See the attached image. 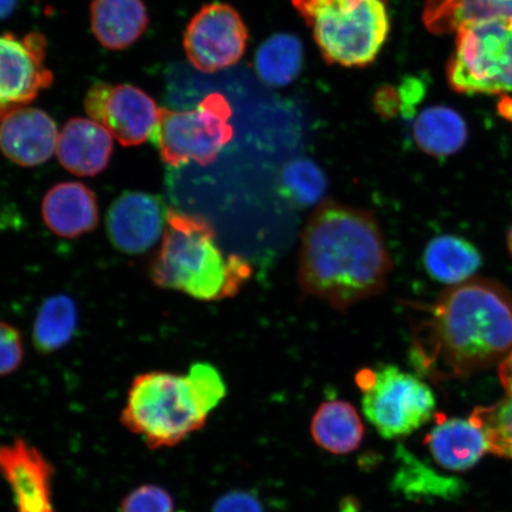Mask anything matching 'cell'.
<instances>
[{
  "label": "cell",
  "instance_id": "1",
  "mask_svg": "<svg viewBox=\"0 0 512 512\" xmlns=\"http://www.w3.org/2000/svg\"><path fill=\"white\" fill-rule=\"evenodd\" d=\"M512 351V296L494 280L472 278L420 309L409 360L432 381L466 379Z\"/></svg>",
  "mask_w": 512,
  "mask_h": 512
},
{
  "label": "cell",
  "instance_id": "2",
  "mask_svg": "<svg viewBox=\"0 0 512 512\" xmlns=\"http://www.w3.org/2000/svg\"><path fill=\"white\" fill-rule=\"evenodd\" d=\"M392 267L370 211L326 201L307 223L298 268L299 285L307 296L348 310L381 293Z\"/></svg>",
  "mask_w": 512,
  "mask_h": 512
},
{
  "label": "cell",
  "instance_id": "3",
  "mask_svg": "<svg viewBox=\"0 0 512 512\" xmlns=\"http://www.w3.org/2000/svg\"><path fill=\"white\" fill-rule=\"evenodd\" d=\"M166 224L151 267L157 286L209 302L236 296L251 279V264L240 255H224L207 220L168 209Z\"/></svg>",
  "mask_w": 512,
  "mask_h": 512
},
{
  "label": "cell",
  "instance_id": "4",
  "mask_svg": "<svg viewBox=\"0 0 512 512\" xmlns=\"http://www.w3.org/2000/svg\"><path fill=\"white\" fill-rule=\"evenodd\" d=\"M313 31L323 59L343 67H367L376 60L390 30L383 0H292Z\"/></svg>",
  "mask_w": 512,
  "mask_h": 512
},
{
  "label": "cell",
  "instance_id": "5",
  "mask_svg": "<svg viewBox=\"0 0 512 512\" xmlns=\"http://www.w3.org/2000/svg\"><path fill=\"white\" fill-rule=\"evenodd\" d=\"M120 420L152 450H158L181 444L201 430L207 416L192 400L187 377L151 371L134 379Z\"/></svg>",
  "mask_w": 512,
  "mask_h": 512
},
{
  "label": "cell",
  "instance_id": "6",
  "mask_svg": "<svg viewBox=\"0 0 512 512\" xmlns=\"http://www.w3.org/2000/svg\"><path fill=\"white\" fill-rule=\"evenodd\" d=\"M447 63L448 85L467 95L512 93V21L489 18L465 23L456 32Z\"/></svg>",
  "mask_w": 512,
  "mask_h": 512
},
{
  "label": "cell",
  "instance_id": "7",
  "mask_svg": "<svg viewBox=\"0 0 512 512\" xmlns=\"http://www.w3.org/2000/svg\"><path fill=\"white\" fill-rule=\"evenodd\" d=\"M232 108L222 94H210L189 111L159 108L150 140L171 166L214 163L234 137Z\"/></svg>",
  "mask_w": 512,
  "mask_h": 512
},
{
  "label": "cell",
  "instance_id": "8",
  "mask_svg": "<svg viewBox=\"0 0 512 512\" xmlns=\"http://www.w3.org/2000/svg\"><path fill=\"white\" fill-rule=\"evenodd\" d=\"M363 413L383 438L405 437L431 420L435 398L418 376L388 364L374 369V382L363 393Z\"/></svg>",
  "mask_w": 512,
  "mask_h": 512
},
{
  "label": "cell",
  "instance_id": "9",
  "mask_svg": "<svg viewBox=\"0 0 512 512\" xmlns=\"http://www.w3.org/2000/svg\"><path fill=\"white\" fill-rule=\"evenodd\" d=\"M47 48V38L40 32L0 35V123L53 85Z\"/></svg>",
  "mask_w": 512,
  "mask_h": 512
},
{
  "label": "cell",
  "instance_id": "10",
  "mask_svg": "<svg viewBox=\"0 0 512 512\" xmlns=\"http://www.w3.org/2000/svg\"><path fill=\"white\" fill-rule=\"evenodd\" d=\"M248 30L238 11L223 3L204 5L184 31L188 60L203 73L234 66L245 55Z\"/></svg>",
  "mask_w": 512,
  "mask_h": 512
},
{
  "label": "cell",
  "instance_id": "11",
  "mask_svg": "<svg viewBox=\"0 0 512 512\" xmlns=\"http://www.w3.org/2000/svg\"><path fill=\"white\" fill-rule=\"evenodd\" d=\"M85 110L89 118L127 147L150 139L159 115L156 101L149 94L125 83H95L86 94Z\"/></svg>",
  "mask_w": 512,
  "mask_h": 512
},
{
  "label": "cell",
  "instance_id": "12",
  "mask_svg": "<svg viewBox=\"0 0 512 512\" xmlns=\"http://www.w3.org/2000/svg\"><path fill=\"white\" fill-rule=\"evenodd\" d=\"M166 214L168 209L162 198L146 192L127 191L108 211V236L120 252L145 253L164 233Z\"/></svg>",
  "mask_w": 512,
  "mask_h": 512
},
{
  "label": "cell",
  "instance_id": "13",
  "mask_svg": "<svg viewBox=\"0 0 512 512\" xmlns=\"http://www.w3.org/2000/svg\"><path fill=\"white\" fill-rule=\"evenodd\" d=\"M54 467L23 439L0 445V475L14 494L18 512H56L51 480Z\"/></svg>",
  "mask_w": 512,
  "mask_h": 512
},
{
  "label": "cell",
  "instance_id": "14",
  "mask_svg": "<svg viewBox=\"0 0 512 512\" xmlns=\"http://www.w3.org/2000/svg\"><path fill=\"white\" fill-rule=\"evenodd\" d=\"M59 136L48 113L24 107L0 123V150L11 162L32 168L53 157Z\"/></svg>",
  "mask_w": 512,
  "mask_h": 512
},
{
  "label": "cell",
  "instance_id": "15",
  "mask_svg": "<svg viewBox=\"0 0 512 512\" xmlns=\"http://www.w3.org/2000/svg\"><path fill=\"white\" fill-rule=\"evenodd\" d=\"M57 157L63 168L81 177H93L110 164L111 133L91 118L70 119L57 142Z\"/></svg>",
  "mask_w": 512,
  "mask_h": 512
},
{
  "label": "cell",
  "instance_id": "16",
  "mask_svg": "<svg viewBox=\"0 0 512 512\" xmlns=\"http://www.w3.org/2000/svg\"><path fill=\"white\" fill-rule=\"evenodd\" d=\"M42 214L51 232L68 239L92 232L99 222L94 192L76 182L57 184L50 189L44 197Z\"/></svg>",
  "mask_w": 512,
  "mask_h": 512
},
{
  "label": "cell",
  "instance_id": "17",
  "mask_svg": "<svg viewBox=\"0 0 512 512\" xmlns=\"http://www.w3.org/2000/svg\"><path fill=\"white\" fill-rule=\"evenodd\" d=\"M435 462L446 470L464 472L475 466L486 452L488 441L470 419H444L425 440Z\"/></svg>",
  "mask_w": 512,
  "mask_h": 512
},
{
  "label": "cell",
  "instance_id": "18",
  "mask_svg": "<svg viewBox=\"0 0 512 512\" xmlns=\"http://www.w3.org/2000/svg\"><path fill=\"white\" fill-rule=\"evenodd\" d=\"M143 0H93L91 27L96 40L106 49L130 48L149 27Z\"/></svg>",
  "mask_w": 512,
  "mask_h": 512
},
{
  "label": "cell",
  "instance_id": "19",
  "mask_svg": "<svg viewBox=\"0 0 512 512\" xmlns=\"http://www.w3.org/2000/svg\"><path fill=\"white\" fill-rule=\"evenodd\" d=\"M364 433L366 430L356 408L341 400L322 403L311 422L315 443L337 456L356 451L362 444Z\"/></svg>",
  "mask_w": 512,
  "mask_h": 512
},
{
  "label": "cell",
  "instance_id": "20",
  "mask_svg": "<svg viewBox=\"0 0 512 512\" xmlns=\"http://www.w3.org/2000/svg\"><path fill=\"white\" fill-rule=\"evenodd\" d=\"M424 266L428 275L438 283L456 286L472 279L482 266L478 249L459 236L441 235L425 249Z\"/></svg>",
  "mask_w": 512,
  "mask_h": 512
},
{
  "label": "cell",
  "instance_id": "21",
  "mask_svg": "<svg viewBox=\"0 0 512 512\" xmlns=\"http://www.w3.org/2000/svg\"><path fill=\"white\" fill-rule=\"evenodd\" d=\"M467 125L462 115L445 106L422 111L413 126V137L421 151L433 157H448L466 144Z\"/></svg>",
  "mask_w": 512,
  "mask_h": 512
},
{
  "label": "cell",
  "instance_id": "22",
  "mask_svg": "<svg viewBox=\"0 0 512 512\" xmlns=\"http://www.w3.org/2000/svg\"><path fill=\"white\" fill-rule=\"evenodd\" d=\"M499 18L512 21V0H427L425 27L435 35L456 32L465 23Z\"/></svg>",
  "mask_w": 512,
  "mask_h": 512
},
{
  "label": "cell",
  "instance_id": "23",
  "mask_svg": "<svg viewBox=\"0 0 512 512\" xmlns=\"http://www.w3.org/2000/svg\"><path fill=\"white\" fill-rule=\"evenodd\" d=\"M498 375L503 399L495 405L473 409L469 419L484 432L490 453L512 459V351L499 363Z\"/></svg>",
  "mask_w": 512,
  "mask_h": 512
},
{
  "label": "cell",
  "instance_id": "24",
  "mask_svg": "<svg viewBox=\"0 0 512 512\" xmlns=\"http://www.w3.org/2000/svg\"><path fill=\"white\" fill-rule=\"evenodd\" d=\"M304 47L297 36L273 35L261 44L255 55V70L268 86L290 85L302 72Z\"/></svg>",
  "mask_w": 512,
  "mask_h": 512
},
{
  "label": "cell",
  "instance_id": "25",
  "mask_svg": "<svg viewBox=\"0 0 512 512\" xmlns=\"http://www.w3.org/2000/svg\"><path fill=\"white\" fill-rule=\"evenodd\" d=\"M78 328V310L67 296H53L38 311L34 325V344L38 351L50 354L66 347Z\"/></svg>",
  "mask_w": 512,
  "mask_h": 512
},
{
  "label": "cell",
  "instance_id": "26",
  "mask_svg": "<svg viewBox=\"0 0 512 512\" xmlns=\"http://www.w3.org/2000/svg\"><path fill=\"white\" fill-rule=\"evenodd\" d=\"M328 179L319 166L309 159H296L281 171L279 191L296 208H309L322 200Z\"/></svg>",
  "mask_w": 512,
  "mask_h": 512
},
{
  "label": "cell",
  "instance_id": "27",
  "mask_svg": "<svg viewBox=\"0 0 512 512\" xmlns=\"http://www.w3.org/2000/svg\"><path fill=\"white\" fill-rule=\"evenodd\" d=\"M185 377L198 411L208 418L227 393L219 370L209 363H195Z\"/></svg>",
  "mask_w": 512,
  "mask_h": 512
},
{
  "label": "cell",
  "instance_id": "28",
  "mask_svg": "<svg viewBox=\"0 0 512 512\" xmlns=\"http://www.w3.org/2000/svg\"><path fill=\"white\" fill-rule=\"evenodd\" d=\"M120 512H176L174 498L162 486H139L121 502Z\"/></svg>",
  "mask_w": 512,
  "mask_h": 512
},
{
  "label": "cell",
  "instance_id": "29",
  "mask_svg": "<svg viewBox=\"0 0 512 512\" xmlns=\"http://www.w3.org/2000/svg\"><path fill=\"white\" fill-rule=\"evenodd\" d=\"M24 348L19 331L0 322V376L14 373L23 362Z\"/></svg>",
  "mask_w": 512,
  "mask_h": 512
},
{
  "label": "cell",
  "instance_id": "30",
  "mask_svg": "<svg viewBox=\"0 0 512 512\" xmlns=\"http://www.w3.org/2000/svg\"><path fill=\"white\" fill-rule=\"evenodd\" d=\"M213 512H262L261 505L253 495L235 491L222 496L216 502Z\"/></svg>",
  "mask_w": 512,
  "mask_h": 512
},
{
  "label": "cell",
  "instance_id": "31",
  "mask_svg": "<svg viewBox=\"0 0 512 512\" xmlns=\"http://www.w3.org/2000/svg\"><path fill=\"white\" fill-rule=\"evenodd\" d=\"M373 104L381 118L389 120L401 114V96L399 89L393 86H381L377 89Z\"/></svg>",
  "mask_w": 512,
  "mask_h": 512
},
{
  "label": "cell",
  "instance_id": "32",
  "mask_svg": "<svg viewBox=\"0 0 512 512\" xmlns=\"http://www.w3.org/2000/svg\"><path fill=\"white\" fill-rule=\"evenodd\" d=\"M401 96V114L403 118L412 119L415 114V107L424 98L426 85L418 78H407L403 80L398 88Z\"/></svg>",
  "mask_w": 512,
  "mask_h": 512
},
{
  "label": "cell",
  "instance_id": "33",
  "mask_svg": "<svg viewBox=\"0 0 512 512\" xmlns=\"http://www.w3.org/2000/svg\"><path fill=\"white\" fill-rule=\"evenodd\" d=\"M18 0H0V21H5L17 8Z\"/></svg>",
  "mask_w": 512,
  "mask_h": 512
},
{
  "label": "cell",
  "instance_id": "34",
  "mask_svg": "<svg viewBox=\"0 0 512 512\" xmlns=\"http://www.w3.org/2000/svg\"><path fill=\"white\" fill-rule=\"evenodd\" d=\"M508 248H509L510 254L512 255V227L508 234Z\"/></svg>",
  "mask_w": 512,
  "mask_h": 512
}]
</instances>
